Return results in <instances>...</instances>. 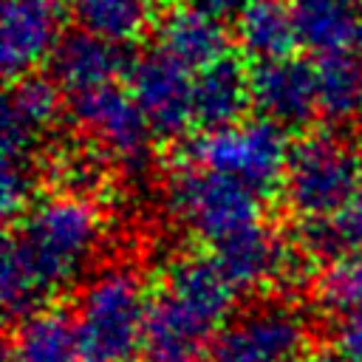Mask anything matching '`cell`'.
I'll return each mask as SVG.
<instances>
[{"label":"cell","instance_id":"cell-1","mask_svg":"<svg viewBox=\"0 0 362 362\" xmlns=\"http://www.w3.org/2000/svg\"><path fill=\"white\" fill-rule=\"evenodd\" d=\"M102 215L90 198L57 192L37 198L6 235L0 300L8 320L20 322L76 283L102 246Z\"/></svg>","mask_w":362,"mask_h":362},{"label":"cell","instance_id":"cell-2","mask_svg":"<svg viewBox=\"0 0 362 362\" xmlns=\"http://www.w3.org/2000/svg\"><path fill=\"white\" fill-rule=\"evenodd\" d=\"M235 286L204 255H178L150 294L141 362H204L232 317Z\"/></svg>","mask_w":362,"mask_h":362},{"label":"cell","instance_id":"cell-3","mask_svg":"<svg viewBox=\"0 0 362 362\" xmlns=\"http://www.w3.org/2000/svg\"><path fill=\"white\" fill-rule=\"evenodd\" d=\"M150 291L136 269L107 266L79 291L74 325L82 362H136L141 359Z\"/></svg>","mask_w":362,"mask_h":362},{"label":"cell","instance_id":"cell-4","mask_svg":"<svg viewBox=\"0 0 362 362\" xmlns=\"http://www.w3.org/2000/svg\"><path fill=\"white\" fill-rule=\"evenodd\" d=\"M362 189V150L334 133H305L288 150L280 195L291 215L322 221Z\"/></svg>","mask_w":362,"mask_h":362},{"label":"cell","instance_id":"cell-5","mask_svg":"<svg viewBox=\"0 0 362 362\" xmlns=\"http://www.w3.org/2000/svg\"><path fill=\"white\" fill-rule=\"evenodd\" d=\"M164 198L170 215L209 246L260 221V195L255 189L192 161L173 170Z\"/></svg>","mask_w":362,"mask_h":362},{"label":"cell","instance_id":"cell-6","mask_svg":"<svg viewBox=\"0 0 362 362\" xmlns=\"http://www.w3.org/2000/svg\"><path fill=\"white\" fill-rule=\"evenodd\" d=\"M288 150L291 141L286 139V130L263 116H255L232 127L204 130L187 147V156L192 164L229 175L263 198L280 189Z\"/></svg>","mask_w":362,"mask_h":362},{"label":"cell","instance_id":"cell-7","mask_svg":"<svg viewBox=\"0 0 362 362\" xmlns=\"http://www.w3.org/2000/svg\"><path fill=\"white\" fill-rule=\"evenodd\" d=\"M308 345V320L288 300H263L226 320L209 345L206 362H300Z\"/></svg>","mask_w":362,"mask_h":362},{"label":"cell","instance_id":"cell-8","mask_svg":"<svg viewBox=\"0 0 362 362\" xmlns=\"http://www.w3.org/2000/svg\"><path fill=\"white\" fill-rule=\"evenodd\" d=\"M71 116L88 141L110 161L127 173H141L150 161L153 127L144 119L141 107L116 85L82 93L71 99Z\"/></svg>","mask_w":362,"mask_h":362},{"label":"cell","instance_id":"cell-9","mask_svg":"<svg viewBox=\"0 0 362 362\" xmlns=\"http://www.w3.org/2000/svg\"><path fill=\"white\" fill-rule=\"evenodd\" d=\"M212 260L235 291H255L266 286H294L305 277L308 255L269 229L263 221L223 238L212 246Z\"/></svg>","mask_w":362,"mask_h":362},{"label":"cell","instance_id":"cell-10","mask_svg":"<svg viewBox=\"0 0 362 362\" xmlns=\"http://www.w3.org/2000/svg\"><path fill=\"white\" fill-rule=\"evenodd\" d=\"M189 71L164 51L139 54L127 68V90L161 139H181L195 124Z\"/></svg>","mask_w":362,"mask_h":362},{"label":"cell","instance_id":"cell-11","mask_svg":"<svg viewBox=\"0 0 362 362\" xmlns=\"http://www.w3.org/2000/svg\"><path fill=\"white\" fill-rule=\"evenodd\" d=\"M252 107L280 124L283 130H300L311 124L320 110V79L317 65L305 57H280L269 62H255L249 68Z\"/></svg>","mask_w":362,"mask_h":362},{"label":"cell","instance_id":"cell-12","mask_svg":"<svg viewBox=\"0 0 362 362\" xmlns=\"http://www.w3.org/2000/svg\"><path fill=\"white\" fill-rule=\"evenodd\" d=\"M62 110V90L51 76L28 74L11 82L3 102V158L40 161L45 136L54 130Z\"/></svg>","mask_w":362,"mask_h":362},{"label":"cell","instance_id":"cell-13","mask_svg":"<svg viewBox=\"0 0 362 362\" xmlns=\"http://www.w3.org/2000/svg\"><path fill=\"white\" fill-rule=\"evenodd\" d=\"M59 40L62 23L54 0H3L0 68L8 79L34 74L51 59Z\"/></svg>","mask_w":362,"mask_h":362},{"label":"cell","instance_id":"cell-14","mask_svg":"<svg viewBox=\"0 0 362 362\" xmlns=\"http://www.w3.org/2000/svg\"><path fill=\"white\" fill-rule=\"evenodd\" d=\"M122 48L124 45L107 42L82 28L68 31V34H62L57 51L48 59L51 79L71 99L99 90V88H107L116 82V76L127 74V68H130Z\"/></svg>","mask_w":362,"mask_h":362},{"label":"cell","instance_id":"cell-15","mask_svg":"<svg viewBox=\"0 0 362 362\" xmlns=\"http://www.w3.org/2000/svg\"><path fill=\"white\" fill-rule=\"evenodd\" d=\"M156 42L158 51L195 74L229 54V31L223 20L206 14L195 3L167 8L156 23Z\"/></svg>","mask_w":362,"mask_h":362},{"label":"cell","instance_id":"cell-16","mask_svg":"<svg viewBox=\"0 0 362 362\" xmlns=\"http://www.w3.org/2000/svg\"><path fill=\"white\" fill-rule=\"evenodd\" d=\"M252 105L249 68L226 54L218 62L201 68L192 79V110L195 124L204 130H221L243 122L246 107Z\"/></svg>","mask_w":362,"mask_h":362},{"label":"cell","instance_id":"cell-17","mask_svg":"<svg viewBox=\"0 0 362 362\" xmlns=\"http://www.w3.org/2000/svg\"><path fill=\"white\" fill-rule=\"evenodd\" d=\"M291 17L297 42L320 59L345 54L356 45L359 14L351 0H294Z\"/></svg>","mask_w":362,"mask_h":362},{"label":"cell","instance_id":"cell-18","mask_svg":"<svg viewBox=\"0 0 362 362\" xmlns=\"http://www.w3.org/2000/svg\"><path fill=\"white\" fill-rule=\"evenodd\" d=\"M82 348L74 314L42 308L17 322L6 362H79Z\"/></svg>","mask_w":362,"mask_h":362},{"label":"cell","instance_id":"cell-19","mask_svg":"<svg viewBox=\"0 0 362 362\" xmlns=\"http://www.w3.org/2000/svg\"><path fill=\"white\" fill-rule=\"evenodd\" d=\"M235 40L252 62L288 57L297 42L291 6L280 0H252L235 17Z\"/></svg>","mask_w":362,"mask_h":362},{"label":"cell","instance_id":"cell-20","mask_svg":"<svg viewBox=\"0 0 362 362\" xmlns=\"http://www.w3.org/2000/svg\"><path fill=\"white\" fill-rule=\"evenodd\" d=\"M74 20L82 31L127 45L153 23V0H74Z\"/></svg>","mask_w":362,"mask_h":362},{"label":"cell","instance_id":"cell-21","mask_svg":"<svg viewBox=\"0 0 362 362\" xmlns=\"http://www.w3.org/2000/svg\"><path fill=\"white\" fill-rule=\"evenodd\" d=\"M297 246L308 257H342L362 255V189L331 218L303 221L297 232Z\"/></svg>","mask_w":362,"mask_h":362},{"label":"cell","instance_id":"cell-22","mask_svg":"<svg viewBox=\"0 0 362 362\" xmlns=\"http://www.w3.org/2000/svg\"><path fill=\"white\" fill-rule=\"evenodd\" d=\"M317 79H320V113H325L331 122H342L356 113L362 96V68L348 51L320 59Z\"/></svg>","mask_w":362,"mask_h":362},{"label":"cell","instance_id":"cell-23","mask_svg":"<svg viewBox=\"0 0 362 362\" xmlns=\"http://www.w3.org/2000/svg\"><path fill=\"white\" fill-rule=\"evenodd\" d=\"M314 300L331 320L362 308V255H342L314 277Z\"/></svg>","mask_w":362,"mask_h":362},{"label":"cell","instance_id":"cell-24","mask_svg":"<svg viewBox=\"0 0 362 362\" xmlns=\"http://www.w3.org/2000/svg\"><path fill=\"white\" fill-rule=\"evenodd\" d=\"M107 158L90 144V147H65L59 150L54 161V173L62 181L65 192L90 198V192L102 189L107 181Z\"/></svg>","mask_w":362,"mask_h":362},{"label":"cell","instance_id":"cell-25","mask_svg":"<svg viewBox=\"0 0 362 362\" xmlns=\"http://www.w3.org/2000/svg\"><path fill=\"white\" fill-rule=\"evenodd\" d=\"M331 342L342 362H362V308L331 320Z\"/></svg>","mask_w":362,"mask_h":362},{"label":"cell","instance_id":"cell-26","mask_svg":"<svg viewBox=\"0 0 362 362\" xmlns=\"http://www.w3.org/2000/svg\"><path fill=\"white\" fill-rule=\"evenodd\" d=\"M189 3H195L198 8H204L218 20H229V17H238L252 0H189Z\"/></svg>","mask_w":362,"mask_h":362},{"label":"cell","instance_id":"cell-27","mask_svg":"<svg viewBox=\"0 0 362 362\" xmlns=\"http://www.w3.org/2000/svg\"><path fill=\"white\" fill-rule=\"evenodd\" d=\"M300 362H342L337 354L331 356V354H317V356H305V359H300Z\"/></svg>","mask_w":362,"mask_h":362},{"label":"cell","instance_id":"cell-28","mask_svg":"<svg viewBox=\"0 0 362 362\" xmlns=\"http://www.w3.org/2000/svg\"><path fill=\"white\" fill-rule=\"evenodd\" d=\"M354 119H356V124H359V130H362V96H359V105H356V113H354Z\"/></svg>","mask_w":362,"mask_h":362},{"label":"cell","instance_id":"cell-29","mask_svg":"<svg viewBox=\"0 0 362 362\" xmlns=\"http://www.w3.org/2000/svg\"><path fill=\"white\" fill-rule=\"evenodd\" d=\"M356 48H359V54H362V17H359V31H356Z\"/></svg>","mask_w":362,"mask_h":362},{"label":"cell","instance_id":"cell-30","mask_svg":"<svg viewBox=\"0 0 362 362\" xmlns=\"http://www.w3.org/2000/svg\"><path fill=\"white\" fill-rule=\"evenodd\" d=\"M351 3H354V6H359V8H362V0H351Z\"/></svg>","mask_w":362,"mask_h":362}]
</instances>
